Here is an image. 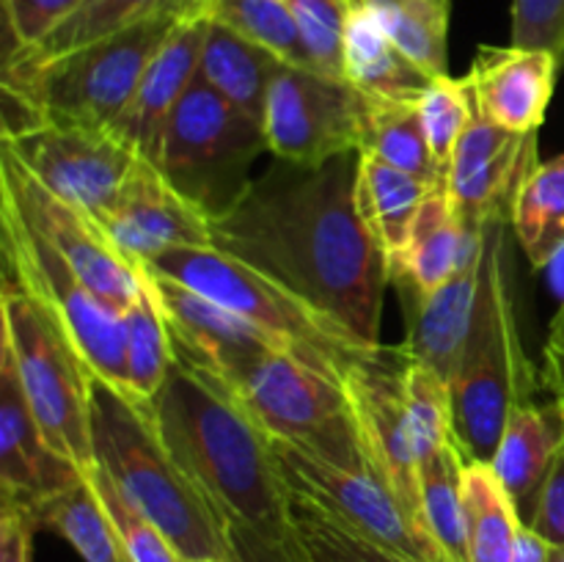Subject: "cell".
<instances>
[{"label": "cell", "mask_w": 564, "mask_h": 562, "mask_svg": "<svg viewBox=\"0 0 564 562\" xmlns=\"http://www.w3.org/2000/svg\"><path fill=\"white\" fill-rule=\"evenodd\" d=\"M358 160L361 152L319 165L275 160L209 229L215 248L279 281L364 347H380L389 257L358 207Z\"/></svg>", "instance_id": "6da1fadb"}, {"label": "cell", "mask_w": 564, "mask_h": 562, "mask_svg": "<svg viewBox=\"0 0 564 562\" xmlns=\"http://www.w3.org/2000/svg\"><path fill=\"white\" fill-rule=\"evenodd\" d=\"M147 406L160 441L226 521L290 543V488L270 439L215 380L174 356Z\"/></svg>", "instance_id": "7a4b0ae2"}, {"label": "cell", "mask_w": 564, "mask_h": 562, "mask_svg": "<svg viewBox=\"0 0 564 562\" xmlns=\"http://www.w3.org/2000/svg\"><path fill=\"white\" fill-rule=\"evenodd\" d=\"M94 466L169 538L182 560H235L226 518L160 441L147 406L91 375Z\"/></svg>", "instance_id": "3957f363"}, {"label": "cell", "mask_w": 564, "mask_h": 562, "mask_svg": "<svg viewBox=\"0 0 564 562\" xmlns=\"http://www.w3.org/2000/svg\"><path fill=\"white\" fill-rule=\"evenodd\" d=\"M510 220L485 226V262L479 275L471 331L452 378L455 433L468 461L490 463L507 422L538 391V372L523 350L510 284Z\"/></svg>", "instance_id": "277c9868"}, {"label": "cell", "mask_w": 564, "mask_h": 562, "mask_svg": "<svg viewBox=\"0 0 564 562\" xmlns=\"http://www.w3.org/2000/svg\"><path fill=\"white\" fill-rule=\"evenodd\" d=\"M191 6L160 11L127 31L75 50L42 69H3V119L20 114L14 121L3 125V136L25 130L39 121H64V125L110 130L121 110L130 105L160 44L169 39V33Z\"/></svg>", "instance_id": "5b68a950"}, {"label": "cell", "mask_w": 564, "mask_h": 562, "mask_svg": "<svg viewBox=\"0 0 564 562\" xmlns=\"http://www.w3.org/2000/svg\"><path fill=\"white\" fill-rule=\"evenodd\" d=\"M143 268L213 298L215 303L273 336L292 356L341 383L361 358L383 347H364L312 303L215 246L171 248Z\"/></svg>", "instance_id": "8992f818"}, {"label": "cell", "mask_w": 564, "mask_h": 562, "mask_svg": "<svg viewBox=\"0 0 564 562\" xmlns=\"http://www.w3.org/2000/svg\"><path fill=\"white\" fill-rule=\"evenodd\" d=\"M3 342L33 417L50 444L80 472L94 466L91 369L58 320L22 287L6 279L0 298Z\"/></svg>", "instance_id": "52a82bcc"}, {"label": "cell", "mask_w": 564, "mask_h": 562, "mask_svg": "<svg viewBox=\"0 0 564 562\" xmlns=\"http://www.w3.org/2000/svg\"><path fill=\"white\" fill-rule=\"evenodd\" d=\"M264 149L262 125L196 77L169 119L154 165L213 220L242 196Z\"/></svg>", "instance_id": "ba28073f"}, {"label": "cell", "mask_w": 564, "mask_h": 562, "mask_svg": "<svg viewBox=\"0 0 564 562\" xmlns=\"http://www.w3.org/2000/svg\"><path fill=\"white\" fill-rule=\"evenodd\" d=\"M270 450L290 494L306 496L336 521L405 560L449 562L433 534L408 512L369 455L336 461L284 439H270Z\"/></svg>", "instance_id": "9c48e42d"}, {"label": "cell", "mask_w": 564, "mask_h": 562, "mask_svg": "<svg viewBox=\"0 0 564 562\" xmlns=\"http://www.w3.org/2000/svg\"><path fill=\"white\" fill-rule=\"evenodd\" d=\"M226 395L270 439L295 441L328 457H352L367 450L345 383L308 367L284 347L253 361Z\"/></svg>", "instance_id": "30bf717a"}, {"label": "cell", "mask_w": 564, "mask_h": 562, "mask_svg": "<svg viewBox=\"0 0 564 562\" xmlns=\"http://www.w3.org/2000/svg\"><path fill=\"white\" fill-rule=\"evenodd\" d=\"M9 281L36 298L66 331L97 378L124 389V312L99 298L66 259L33 235L11 209L0 207Z\"/></svg>", "instance_id": "8fae6325"}, {"label": "cell", "mask_w": 564, "mask_h": 562, "mask_svg": "<svg viewBox=\"0 0 564 562\" xmlns=\"http://www.w3.org/2000/svg\"><path fill=\"white\" fill-rule=\"evenodd\" d=\"M0 207L42 237L110 306L124 312L147 290V268L127 259L91 213L47 191L6 149H0Z\"/></svg>", "instance_id": "7c38bea8"}, {"label": "cell", "mask_w": 564, "mask_h": 562, "mask_svg": "<svg viewBox=\"0 0 564 562\" xmlns=\"http://www.w3.org/2000/svg\"><path fill=\"white\" fill-rule=\"evenodd\" d=\"M367 94L341 77L281 61L264 99L262 130L275 160L319 165L358 152Z\"/></svg>", "instance_id": "4fadbf2b"}, {"label": "cell", "mask_w": 564, "mask_h": 562, "mask_svg": "<svg viewBox=\"0 0 564 562\" xmlns=\"http://www.w3.org/2000/svg\"><path fill=\"white\" fill-rule=\"evenodd\" d=\"M3 149L47 191L97 220L113 207L138 160L110 130L64 121H39L20 132H6Z\"/></svg>", "instance_id": "5bb4252c"}, {"label": "cell", "mask_w": 564, "mask_h": 562, "mask_svg": "<svg viewBox=\"0 0 564 562\" xmlns=\"http://www.w3.org/2000/svg\"><path fill=\"white\" fill-rule=\"evenodd\" d=\"M149 290L163 312L169 325L174 356L191 364L193 369L207 375L224 391H231L240 383L242 375L264 353L284 347L270 334L259 331L240 314L229 312L215 303L213 298L147 270ZM286 350V347H284Z\"/></svg>", "instance_id": "9a60e30c"}, {"label": "cell", "mask_w": 564, "mask_h": 562, "mask_svg": "<svg viewBox=\"0 0 564 562\" xmlns=\"http://www.w3.org/2000/svg\"><path fill=\"white\" fill-rule=\"evenodd\" d=\"M402 367H405L402 347L397 350L380 347L347 372L345 389L350 395L352 417L361 430L369 457L408 512L424 527L419 455L408 424Z\"/></svg>", "instance_id": "2e32d148"}, {"label": "cell", "mask_w": 564, "mask_h": 562, "mask_svg": "<svg viewBox=\"0 0 564 562\" xmlns=\"http://www.w3.org/2000/svg\"><path fill=\"white\" fill-rule=\"evenodd\" d=\"M538 163V132L505 130L474 105L446 176V196L463 226L485 229L494 220H510L512 202Z\"/></svg>", "instance_id": "e0dca14e"}, {"label": "cell", "mask_w": 564, "mask_h": 562, "mask_svg": "<svg viewBox=\"0 0 564 562\" xmlns=\"http://www.w3.org/2000/svg\"><path fill=\"white\" fill-rule=\"evenodd\" d=\"M110 240L135 264H149L171 248L213 246L209 215L182 196L149 160L138 158L116 196L99 218Z\"/></svg>", "instance_id": "ac0fdd59"}, {"label": "cell", "mask_w": 564, "mask_h": 562, "mask_svg": "<svg viewBox=\"0 0 564 562\" xmlns=\"http://www.w3.org/2000/svg\"><path fill=\"white\" fill-rule=\"evenodd\" d=\"M209 25H213V17L204 9V0H198L180 17L169 39L160 44L158 55L143 72L130 105L110 125V132L149 163H158L169 119L198 77Z\"/></svg>", "instance_id": "d6986e66"}, {"label": "cell", "mask_w": 564, "mask_h": 562, "mask_svg": "<svg viewBox=\"0 0 564 562\" xmlns=\"http://www.w3.org/2000/svg\"><path fill=\"white\" fill-rule=\"evenodd\" d=\"M485 262V231L471 242L463 262L435 292H419L405 275H391L405 314V356L427 364L446 380L455 378L463 345L468 339L477 306L479 275Z\"/></svg>", "instance_id": "ffe728a7"}, {"label": "cell", "mask_w": 564, "mask_h": 562, "mask_svg": "<svg viewBox=\"0 0 564 562\" xmlns=\"http://www.w3.org/2000/svg\"><path fill=\"white\" fill-rule=\"evenodd\" d=\"M86 472L61 455L33 417L9 353L0 350V490L3 505L36 510Z\"/></svg>", "instance_id": "44dd1931"}, {"label": "cell", "mask_w": 564, "mask_h": 562, "mask_svg": "<svg viewBox=\"0 0 564 562\" xmlns=\"http://www.w3.org/2000/svg\"><path fill=\"white\" fill-rule=\"evenodd\" d=\"M562 61L549 50L479 47L468 80L485 119L510 132H540Z\"/></svg>", "instance_id": "7402d4cb"}, {"label": "cell", "mask_w": 564, "mask_h": 562, "mask_svg": "<svg viewBox=\"0 0 564 562\" xmlns=\"http://www.w3.org/2000/svg\"><path fill=\"white\" fill-rule=\"evenodd\" d=\"M564 450V402H527L518 408L501 433L494 472L510 490L523 523H529L545 477Z\"/></svg>", "instance_id": "603a6c76"}, {"label": "cell", "mask_w": 564, "mask_h": 562, "mask_svg": "<svg viewBox=\"0 0 564 562\" xmlns=\"http://www.w3.org/2000/svg\"><path fill=\"white\" fill-rule=\"evenodd\" d=\"M345 80L369 97L419 99L433 77L391 42L372 11L350 3L345 25Z\"/></svg>", "instance_id": "cb8c5ba5"}, {"label": "cell", "mask_w": 564, "mask_h": 562, "mask_svg": "<svg viewBox=\"0 0 564 562\" xmlns=\"http://www.w3.org/2000/svg\"><path fill=\"white\" fill-rule=\"evenodd\" d=\"M196 0H83L50 36L33 47L14 50L6 55V72H33L75 50L88 47L94 42L113 36V33L127 31L160 11L185 9Z\"/></svg>", "instance_id": "d4e9b609"}, {"label": "cell", "mask_w": 564, "mask_h": 562, "mask_svg": "<svg viewBox=\"0 0 564 562\" xmlns=\"http://www.w3.org/2000/svg\"><path fill=\"white\" fill-rule=\"evenodd\" d=\"M482 231L466 229L446 191H435L419 209L405 248L389 268V281L391 275H405L419 292H435L452 279L471 242Z\"/></svg>", "instance_id": "484cf974"}, {"label": "cell", "mask_w": 564, "mask_h": 562, "mask_svg": "<svg viewBox=\"0 0 564 562\" xmlns=\"http://www.w3.org/2000/svg\"><path fill=\"white\" fill-rule=\"evenodd\" d=\"M435 191H444L435 182L402 171L386 160L361 154L358 160V207L380 248L389 257V268L405 248L411 226L422 204Z\"/></svg>", "instance_id": "4316f807"}, {"label": "cell", "mask_w": 564, "mask_h": 562, "mask_svg": "<svg viewBox=\"0 0 564 562\" xmlns=\"http://www.w3.org/2000/svg\"><path fill=\"white\" fill-rule=\"evenodd\" d=\"M279 64V55L213 22L204 42L198 77L237 110L262 125L264 99Z\"/></svg>", "instance_id": "83f0119b"}, {"label": "cell", "mask_w": 564, "mask_h": 562, "mask_svg": "<svg viewBox=\"0 0 564 562\" xmlns=\"http://www.w3.org/2000/svg\"><path fill=\"white\" fill-rule=\"evenodd\" d=\"M358 152L411 171L446 191V176L435 163L427 132H424L419 99H389L367 94Z\"/></svg>", "instance_id": "f1b7e54d"}, {"label": "cell", "mask_w": 564, "mask_h": 562, "mask_svg": "<svg viewBox=\"0 0 564 562\" xmlns=\"http://www.w3.org/2000/svg\"><path fill=\"white\" fill-rule=\"evenodd\" d=\"M463 505H466L468 562H512L523 518L490 463H466Z\"/></svg>", "instance_id": "f546056e"}, {"label": "cell", "mask_w": 564, "mask_h": 562, "mask_svg": "<svg viewBox=\"0 0 564 562\" xmlns=\"http://www.w3.org/2000/svg\"><path fill=\"white\" fill-rule=\"evenodd\" d=\"M466 452L460 441L449 439L430 452L419 466L422 479V516L424 527L449 562H468L466 505H463V472Z\"/></svg>", "instance_id": "4dcf8cb0"}, {"label": "cell", "mask_w": 564, "mask_h": 562, "mask_svg": "<svg viewBox=\"0 0 564 562\" xmlns=\"http://www.w3.org/2000/svg\"><path fill=\"white\" fill-rule=\"evenodd\" d=\"M28 516L36 521V527L58 532L83 556V562H130L86 474Z\"/></svg>", "instance_id": "1f68e13d"}, {"label": "cell", "mask_w": 564, "mask_h": 562, "mask_svg": "<svg viewBox=\"0 0 564 562\" xmlns=\"http://www.w3.org/2000/svg\"><path fill=\"white\" fill-rule=\"evenodd\" d=\"M372 11L391 42L430 77L449 75L452 0H352Z\"/></svg>", "instance_id": "d6a6232c"}, {"label": "cell", "mask_w": 564, "mask_h": 562, "mask_svg": "<svg viewBox=\"0 0 564 562\" xmlns=\"http://www.w3.org/2000/svg\"><path fill=\"white\" fill-rule=\"evenodd\" d=\"M510 229L529 262L543 270L564 242V152L534 165L512 202Z\"/></svg>", "instance_id": "836d02e7"}, {"label": "cell", "mask_w": 564, "mask_h": 562, "mask_svg": "<svg viewBox=\"0 0 564 562\" xmlns=\"http://www.w3.org/2000/svg\"><path fill=\"white\" fill-rule=\"evenodd\" d=\"M174 364L169 325L152 290L124 309V389L132 400L149 402L165 383Z\"/></svg>", "instance_id": "e575fe53"}, {"label": "cell", "mask_w": 564, "mask_h": 562, "mask_svg": "<svg viewBox=\"0 0 564 562\" xmlns=\"http://www.w3.org/2000/svg\"><path fill=\"white\" fill-rule=\"evenodd\" d=\"M290 543L301 562H411L297 494H290Z\"/></svg>", "instance_id": "d590c367"}, {"label": "cell", "mask_w": 564, "mask_h": 562, "mask_svg": "<svg viewBox=\"0 0 564 562\" xmlns=\"http://www.w3.org/2000/svg\"><path fill=\"white\" fill-rule=\"evenodd\" d=\"M405 353V350H402ZM402 391H405L408 424H411L413 446H416L419 466L424 457L449 439H455V406H452V386L444 375L427 364L405 356L402 367Z\"/></svg>", "instance_id": "8d00e7d4"}, {"label": "cell", "mask_w": 564, "mask_h": 562, "mask_svg": "<svg viewBox=\"0 0 564 562\" xmlns=\"http://www.w3.org/2000/svg\"><path fill=\"white\" fill-rule=\"evenodd\" d=\"M474 105H477V99H474V88L468 75L433 77L430 86L424 88L422 97H419L424 132H427L430 149H433V158L438 163V169L444 171V176H449L452 154H455L463 130L471 121Z\"/></svg>", "instance_id": "74e56055"}, {"label": "cell", "mask_w": 564, "mask_h": 562, "mask_svg": "<svg viewBox=\"0 0 564 562\" xmlns=\"http://www.w3.org/2000/svg\"><path fill=\"white\" fill-rule=\"evenodd\" d=\"M86 477L91 479L94 490H97L99 501H102L105 512H108L110 523H113L116 534L121 540V549H124L127 560L130 562H182V556L176 554L174 545L169 543L163 532L149 521L143 512H138L130 501L121 496V490L116 488L113 479L102 472L99 466H91L86 472Z\"/></svg>", "instance_id": "f35d334b"}, {"label": "cell", "mask_w": 564, "mask_h": 562, "mask_svg": "<svg viewBox=\"0 0 564 562\" xmlns=\"http://www.w3.org/2000/svg\"><path fill=\"white\" fill-rule=\"evenodd\" d=\"M286 3L314 69L345 80V25L350 9L339 0H286Z\"/></svg>", "instance_id": "ab89813d"}, {"label": "cell", "mask_w": 564, "mask_h": 562, "mask_svg": "<svg viewBox=\"0 0 564 562\" xmlns=\"http://www.w3.org/2000/svg\"><path fill=\"white\" fill-rule=\"evenodd\" d=\"M512 44L549 50L564 64V0H512Z\"/></svg>", "instance_id": "60d3db41"}, {"label": "cell", "mask_w": 564, "mask_h": 562, "mask_svg": "<svg viewBox=\"0 0 564 562\" xmlns=\"http://www.w3.org/2000/svg\"><path fill=\"white\" fill-rule=\"evenodd\" d=\"M80 3L83 0H3L6 25L11 36L9 53L42 42Z\"/></svg>", "instance_id": "b9f144b4"}, {"label": "cell", "mask_w": 564, "mask_h": 562, "mask_svg": "<svg viewBox=\"0 0 564 562\" xmlns=\"http://www.w3.org/2000/svg\"><path fill=\"white\" fill-rule=\"evenodd\" d=\"M527 527H532L551 545H564V450L540 488Z\"/></svg>", "instance_id": "7bdbcfd3"}, {"label": "cell", "mask_w": 564, "mask_h": 562, "mask_svg": "<svg viewBox=\"0 0 564 562\" xmlns=\"http://www.w3.org/2000/svg\"><path fill=\"white\" fill-rule=\"evenodd\" d=\"M36 529L22 507L0 505V562H31Z\"/></svg>", "instance_id": "ee69618b"}, {"label": "cell", "mask_w": 564, "mask_h": 562, "mask_svg": "<svg viewBox=\"0 0 564 562\" xmlns=\"http://www.w3.org/2000/svg\"><path fill=\"white\" fill-rule=\"evenodd\" d=\"M226 527H229L235 562H301L292 543H273V540L248 529L246 523L226 521Z\"/></svg>", "instance_id": "f6af8a7d"}, {"label": "cell", "mask_w": 564, "mask_h": 562, "mask_svg": "<svg viewBox=\"0 0 564 562\" xmlns=\"http://www.w3.org/2000/svg\"><path fill=\"white\" fill-rule=\"evenodd\" d=\"M551 560V543L540 538L532 527L523 523L521 534H518L516 551H512V562H549Z\"/></svg>", "instance_id": "bcb514c9"}, {"label": "cell", "mask_w": 564, "mask_h": 562, "mask_svg": "<svg viewBox=\"0 0 564 562\" xmlns=\"http://www.w3.org/2000/svg\"><path fill=\"white\" fill-rule=\"evenodd\" d=\"M543 273L549 275V287L556 298H560V306H564V242L556 248L554 257L549 259V264L543 268Z\"/></svg>", "instance_id": "7dc6e473"}, {"label": "cell", "mask_w": 564, "mask_h": 562, "mask_svg": "<svg viewBox=\"0 0 564 562\" xmlns=\"http://www.w3.org/2000/svg\"><path fill=\"white\" fill-rule=\"evenodd\" d=\"M549 562H564V545H551V560Z\"/></svg>", "instance_id": "c3c4849f"}, {"label": "cell", "mask_w": 564, "mask_h": 562, "mask_svg": "<svg viewBox=\"0 0 564 562\" xmlns=\"http://www.w3.org/2000/svg\"><path fill=\"white\" fill-rule=\"evenodd\" d=\"M182 562H235V560H182Z\"/></svg>", "instance_id": "681fc988"}, {"label": "cell", "mask_w": 564, "mask_h": 562, "mask_svg": "<svg viewBox=\"0 0 564 562\" xmlns=\"http://www.w3.org/2000/svg\"><path fill=\"white\" fill-rule=\"evenodd\" d=\"M339 3H345V6H347V9H350V3H352V0H339Z\"/></svg>", "instance_id": "f907efd6"}, {"label": "cell", "mask_w": 564, "mask_h": 562, "mask_svg": "<svg viewBox=\"0 0 564 562\" xmlns=\"http://www.w3.org/2000/svg\"><path fill=\"white\" fill-rule=\"evenodd\" d=\"M562 66H564V64H562Z\"/></svg>", "instance_id": "816d5d0a"}]
</instances>
